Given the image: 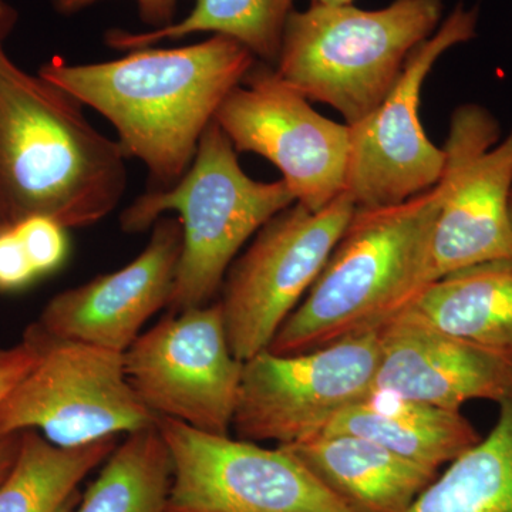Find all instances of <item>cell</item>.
Here are the masks:
<instances>
[{
  "label": "cell",
  "instance_id": "obj_1",
  "mask_svg": "<svg viewBox=\"0 0 512 512\" xmlns=\"http://www.w3.org/2000/svg\"><path fill=\"white\" fill-rule=\"evenodd\" d=\"M255 64L244 46L214 35L195 45L130 50L110 62L55 56L39 76L109 120L127 158L147 168L148 190H165L187 173L221 104Z\"/></svg>",
  "mask_w": 512,
  "mask_h": 512
},
{
  "label": "cell",
  "instance_id": "obj_2",
  "mask_svg": "<svg viewBox=\"0 0 512 512\" xmlns=\"http://www.w3.org/2000/svg\"><path fill=\"white\" fill-rule=\"evenodd\" d=\"M127 156L72 94L26 73L0 46V198L15 224L30 215L86 228L116 210Z\"/></svg>",
  "mask_w": 512,
  "mask_h": 512
},
{
  "label": "cell",
  "instance_id": "obj_3",
  "mask_svg": "<svg viewBox=\"0 0 512 512\" xmlns=\"http://www.w3.org/2000/svg\"><path fill=\"white\" fill-rule=\"evenodd\" d=\"M440 184L392 207L357 210L315 284L266 350L309 352L379 328L430 284Z\"/></svg>",
  "mask_w": 512,
  "mask_h": 512
},
{
  "label": "cell",
  "instance_id": "obj_4",
  "mask_svg": "<svg viewBox=\"0 0 512 512\" xmlns=\"http://www.w3.org/2000/svg\"><path fill=\"white\" fill-rule=\"evenodd\" d=\"M285 181L249 177L227 134L212 121L187 173L165 190H147L121 214L123 231L143 232L177 214L183 249L170 312L204 306L221 291L238 252L266 222L295 204Z\"/></svg>",
  "mask_w": 512,
  "mask_h": 512
},
{
  "label": "cell",
  "instance_id": "obj_5",
  "mask_svg": "<svg viewBox=\"0 0 512 512\" xmlns=\"http://www.w3.org/2000/svg\"><path fill=\"white\" fill-rule=\"evenodd\" d=\"M441 18V0H394L377 10L312 3L289 15L275 70L296 92L355 126L386 99Z\"/></svg>",
  "mask_w": 512,
  "mask_h": 512
},
{
  "label": "cell",
  "instance_id": "obj_6",
  "mask_svg": "<svg viewBox=\"0 0 512 512\" xmlns=\"http://www.w3.org/2000/svg\"><path fill=\"white\" fill-rule=\"evenodd\" d=\"M157 420L128 383L123 353L46 335L36 365L0 403V440L37 431L73 448L150 429Z\"/></svg>",
  "mask_w": 512,
  "mask_h": 512
},
{
  "label": "cell",
  "instance_id": "obj_7",
  "mask_svg": "<svg viewBox=\"0 0 512 512\" xmlns=\"http://www.w3.org/2000/svg\"><path fill=\"white\" fill-rule=\"evenodd\" d=\"M355 212L348 191L316 212L295 202L266 222L235 259L220 303L229 345L241 362L269 348L315 284Z\"/></svg>",
  "mask_w": 512,
  "mask_h": 512
},
{
  "label": "cell",
  "instance_id": "obj_8",
  "mask_svg": "<svg viewBox=\"0 0 512 512\" xmlns=\"http://www.w3.org/2000/svg\"><path fill=\"white\" fill-rule=\"evenodd\" d=\"M380 329L355 333L309 352H264L242 367L232 430L237 439L276 446L320 436L332 420L372 392Z\"/></svg>",
  "mask_w": 512,
  "mask_h": 512
},
{
  "label": "cell",
  "instance_id": "obj_9",
  "mask_svg": "<svg viewBox=\"0 0 512 512\" xmlns=\"http://www.w3.org/2000/svg\"><path fill=\"white\" fill-rule=\"evenodd\" d=\"M173 477L167 512H363L285 448L157 420Z\"/></svg>",
  "mask_w": 512,
  "mask_h": 512
},
{
  "label": "cell",
  "instance_id": "obj_10",
  "mask_svg": "<svg viewBox=\"0 0 512 512\" xmlns=\"http://www.w3.org/2000/svg\"><path fill=\"white\" fill-rule=\"evenodd\" d=\"M123 357L128 383L158 419L229 436L244 362L229 345L220 301L170 312Z\"/></svg>",
  "mask_w": 512,
  "mask_h": 512
},
{
  "label": "cell",
  "instance_id": "obj_11",
  "mask_svg": "<svg viewBox=\"0 0 512 512\" xmlns=\"http://www.w3.org/2000/svg\"><path fill=\"white\" fill-rule=\"evenodd\" d=\"M478 10L458 5L426 42L413 50L386 99L350 127L346 191L357 210L392 207L439 184L446 154L420 121L421 87L451 47L477 35Z\"/></svg>",
  "mask_w": 512,
  "mask_h": 512
},
{
  "label": "cell",
  "instance_id": "obj_12",
  "mask_svg": "<svg viewBox=\"0 0 512 512\" xmlns=\"http://www.w3.org/2000/svg\"><path fill=\"white\" fill-rule=\"evenodd\" d=\"M214 121L237 153L271 161L309 211L322 210L346 191L350 127L320 116L271 64L256 62Z\"/></svg>",
  "mask_w": 512,
  "mask_h": 512
},
{
  "label": "cell",
  "instance_id": "obj_13",
  "mask_svg": "<svg viewBox=\"0 0 512 512\" xmlns=\"http://www.w3.org/2000/svg\"><path fill=\"white\" fill-rule=\"evenodd\" d=\"M443 150L430 284L468 266L512 258V128L500 141L493 114L463 104L451 116Z\"/></svg>",
  "mask_w": 512,
  "mask_h": 512
},
{
  "label": "cell",
  "instance_id": "obj_14",
  "mask_svg": "<svg viewBox=\"0 0 512 512\" xmlns=\"http://www.w3.org/2000/svg\"><path fill=\"white\" fill-rule=\"evenodd\" d=\"M181 249V222L164 215L130 264L57 293L43 309L37 328L53 339L126 352L148 320L170 303Z\"/></svg>",
  "mask_w": 512,
  "mask_h": 512
},
{
  "label": "cell",
  "instance_id": "obj_15",
  "mask_svg": "<svg viewBox=\"0 0 512 512\" xmlns=\"http://www.w3.org/2000/svg\"><path fill=\"white\" fill-rule=\"evenodd\" d=\"M373 389L460 412L471 400L500 403L512 392V359L394 313L379 326Z\"/></svg>",
  "mask_w": 512,
  "mask_h": 512
},
{
  "label": "cell",
  "instance_id": "obj_16",
  "mask_svg": "<svg viewBox=\"0 0 512 512\" xmlns=\"http://www.w3.org/2000/svg\"><path fill=\"white\" fill-rule=\"evenodd\" d=\"M278 447L363 512H407L437 477V471L349 434H322Z\"/></svg>",
  "mask_w": 512,
  "mask_h": 512
},
{
  "label": "cell",
  "instance_id": "obj_17",
  "mask_svg": "<svg viewBox=\"0 0 512 512\" xmlns=\"http://www.w3.org/2000/svg\"><path fill=\"white\" fill-rule=\"evenodd\" d=\"M396 313L512 359V258L443 276Z\"/></svg>",
  "mask_w": 512,
  "mask_h": 512
},
{
  "label": "cell",
  "instance_id": "obj_18",
  "mask_svg": "<svg viewBox=\"0 0 512 512\" xmlns=\"http://www.w3.org/2000/svg\"><path fill=\"white\" fill-rule=\"evenodd\" d=\"M322 434H349L439 471L481 437L460 412L372 390L340 412ZM320 434V436H322Z\"/></svg>",
  "mask_w": 512,
  "mask_h": 512
},
{
  "label": "cell",
  "instance_id": "obj_19",
  "mask_svg": "<svg viewBox=\"0 0 512 512\" xmlns=\"http://www.w3.org/2000/svg\"><path fill=\"white\" fill-rule=\"evenodd\" d=\"M117 444L119 437H110L63 448L37 431H25L15 464L0 483V512H70L79 485Z\"/></svg>",
  "mask_w": 512,
  "mask_h": 512
},
{
  "label": "cell",
  "instance_id": "obj_20",
  "mask_svg": "<svg viewBox=\"0 0 512 512\" xmlns=\"http://www.w3.org/2000/svg\"><path fill=\"white\" fill-rule=\"evenodd\" d=\"M493 429L461 454L407 512H512V392Z\"/></svg>",
  "mask_w": 512,
  "mask_h": 512
},
{
  "label": "cell",
  "instance_id": "obj_21",
  "mask_svg": "<svg viewBox=\"0 0 512 512\" xmlns=\"http://www.w3.org/2000/svg\"><path fill=\"white\" fill-rule=\"evenodd\" d=\"M293 0H195L194 8L180 22L147 32L111 29L104 35L114 50L153 47L164 40H181L197 33L229 37L248 49L262 63L276 64Z\"/></svg>",
  "mask_w": 512,
  "mask_h": 512
},
{
  "label": "cell",
  "instance_id": "obj_22",
  "mask_svg": "<svg viewBox=\"0 0 512 512\" xmlns=\"http://www.w3.org/2000/svg\"><path fill=\"white\" fill-rule=\"evenodd\" d=\"M171 457L157 426L117 444L76 512H167Z\"/></svg>",
  "mask_w": 512,
  "mask_h": 512
},
{
  "label": "cell",
  "instance_id": "obj_23",
  "mask_svg": "<svg viewBox=\"0 0 512 512\" xmlns=\"http://www.w3.org/2000/svg\"><path fill=\"white\" fill-rule=\"evenodd\" d=\"M37 276L52 274L69 254L67 229L53 218L30 215L13 224Z\"/></svg>",
  "mask_w": 512,
  "mask_h": 512
},
{
  "label": "cell",
  "instance_id": "obj_24",
  "mask_svg": "<svg viewBox=\"0 0 512 512\" xmlns=\"http://www.w3.org/2000/svg\"><path fill=\"white\" fill-rule=\"evenodd\" d=\"M37 278L13 224L0 228V291H18Z\"/></svg>",
  "mask_w": 512,
  "mask_h": 512
},
{
  "label": "cell",
  "instance_id": "obj_25",
  "mask_svg": "<svg viewBox=\"0 0 512 512\" xmlns=\"http://www.w3.org/2000/svg\"><path fill=\"white\" fill-rule=\"evenodd\" d=\"M45 339V333L36 326L19 345L0 349V403L36 365Z\"/></svg>",
  "mask_w": 512,
  "mask_h": 512
},
{
  "label": "cell",
  "instance_id": "obj_26",
  "mask_svg": "<svg viewBox=\"0 0 512 512\" xmlns=\"http://www.w3.org/2000/svg\"><path fill=\"white\" fill-rule=\"evenodd\" d=\"M100 0H53V8L64 16L76 15ZM141 22L151 30L171 25L177 13L178 0H134Z\"/></svg>",
  "mask_w": 512,
  "mask_h": 512
},
{
  "label": "cell",
  "instance_id": "obj_27",
  "mask_svg": "<svg viewBox=\"0 0 512 512\" xmlns=\"http://www.w3.org/2000/svg\"><path fill=\"white\" fill-rule=\"evenodd\" d=\"M20 447V434L0 440V483L8 476L10 468L15 464Z\"/></svg>",
  "mask_w": 512,
  "mask_h": 512
},
{
  "label": "cell",
  "instance_id": "obj_28",
  "mask_svg": "<svg viewBox=\"0 0 512 512\" xmlns=\"http://www.w3.org/2000/svg\"><path fill=\"white\" fill-rule=\"evenodd\" d=\"M19 20L18 10L8 0H0V46H3Z\"/></svg>",
  "mask_w": 512,
  "mask_h": 512
},
{
  "label": "cell",
  "instance_id": "obj_29",
  "mask_svg": "<svg viewBox=\"0 0 512 512\" xmlns=\"http://www.w3.org/2000/svg\"><path fill=\"white\" fill-rule=\"evenodd\" d=\"M13 224L10 221L8 211H6L5 204H3L2 198H0V228L6 227V225Z\"/></svg>",
  "mask_w": 512,
  "mask_h": 512
},
{
  "label": "cell",
  "instance_id": "obj_30",
  "mask_svg": "<svg viewBox=\"0 0 512 512\" xmlns=\"http://www.w3.org/2000/svg\"><path fill=\"white\" fill-rule=\"evenodd\" d=\"M312 3H319V5H352L353 0H312Z\"/></svg>",
  "mask_w": 512,
  "mask_h": 512
},
{
  "label": "cell",
  "instance_id": "obj_31",
  "mask_svg": "<svg viewBox=\"0 0 512 512\" xmlns=\"http://www.w3.org/2000/svg\"><path fill=\"white\" fill-rule=\"evenodd\" d=\"M510 218H511V224H512V191H511V198H510Z\"/></svg>",
  "mask_w": 512,
  "mask_h": 512
}]
</instances>
